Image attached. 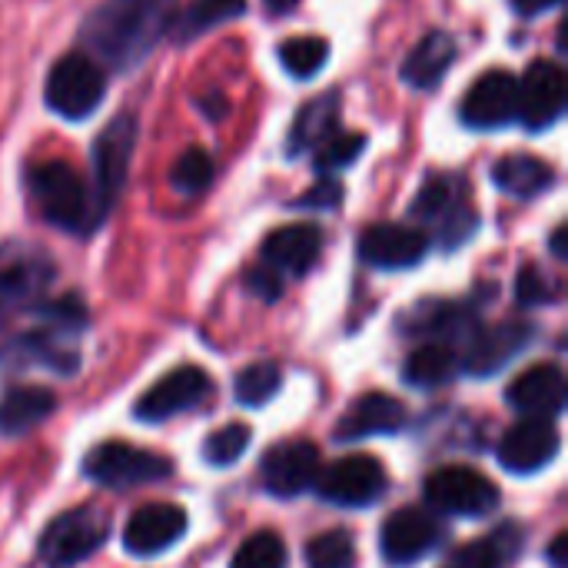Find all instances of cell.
<instances>
[{
  "instance_id": "cell-1",
  "label": "cell",
  "mask_w": 568,
  "mask_h": 568,
  "mask_svg": "<svg viewBox=\"0 0 568 568\" xmlns=\"http://www.w3.org/2000/svg\"><path fill=\"white\" fill-rule=\"evenodd\" d=\"M173 17L176 0H103L80 27L83 53L103 70L130 73L170 37Z\"/></svg>"
},
{
  "instance_id": "cell-2",
  "label": "cell",
  "mask_w": 568,
  "mask_h": 568,
  "mask_svg": "<svg viewBox=\"0 0 568 568\" xmlns=\"http://www.w3.org/2000/svg\"><path fill=\"white\" fill-rule=\"evenodd\" d=\"M27 193H30L37 213L57 230L87 236L103 223L93 190H90V180H83L80 170L63 160L33 163L27 170Z\"/></svg>"
},
{
  "instance_id": "cell-3",
  "label": "cell",
  "mask_w": 568,
  "mask_h": 568,
  "mask_svg": "<svg viewBox=\"0 0 568 568\" xmlns=\"http://www.w3.org/2000/svg\"><path fill=\"white\" fill-rule=\"evenodd\" d=\"M413 220L433 226L436 240L446 250H456L479 226V213L469 200V183L456 173L429 176L413 200Z\"/></svg>"
},
{
  "instance_id": "cell-4",
  "label": "cell",
  "mask_w": 568,
  "mask_h": 568,
  "mask_svg": "<svg viewBox=\"0 0 568 568\" xmlns=\"http://www.w3.org/2000/svg\"><path fill=\"white\" fill-rule=\"evenodd\" d=\"M57 266L50 253L33 243H3L0 246V326L17 320L20 313H33L50 283Z\"/></svg>"
},
{
  "instance_id": "cell-5",
  "label": "cell",
  "mask_w": 568,
  "mask_h": 568,
  "mask_svg": "<svg viewBox=\"0 0 568 568\" xmlns=\"http://www.w3.org/2000/svg\"><path fill=\"white\" fill-rule=\"evenodd\" d=\"M136 140H140V123H136V113L126 110V113H116L90 146V163H93L90 190H93V200H97V210L103 220L110 216V210L116 206V200L126 186Z\"/></svg>"
},
{
  "instance_id": "cell-6",
  "label": "cell",
  "mask_w": 568,
  "mask_h": 568,
  "mask_svg": "<svg viewBox=\"0 0 568 568\" xmlns=\"http://www.w3.org/2000/svg\"><path fill=\"white\" fill-rule=\"evenodd\" d=\"M103 97H106V70L97 60H90L83 50L63 53L47 73L43 100L63 120L77 123L93 116Z\"/></svg>"
},
{
  "instance_id": "cell-7",
  "label": "cell",
  "mask_w": 568,
  "mask_h": 568,
  "mask_svg": "<svg viewBox=\"0 0 568 568\" xmlns=\"http://www.w3.org/2000/svg\"><path fill=\"white\" fill-rule=\"evenodd\" d=\"M110 536V519L90 506L70 509L57 516L43 539H40V559L50 568H73L77 562L90 559Z\"/></svg>"
},
{
  "instance_id": "cell-8",
  "label": "cell",
  "mask_w": 568,
  "mask_h": 568,
  "mask_svg": "<svg viewBox=\"0 0 568 568\" xmlns=\"http://www.w3.org/2000/svg\"><path fill=\"white\" fill-rule=\"evenodd\" d=\"M87 476L106 489H130V486H146L173 476V463L166 456H156L150 449L130 446V443H100L90 449L83 463Z\"/></svg>"
},
{
  "instance_id": "cell-9",
  "label": "cell",
  "mask_w": 568,
  "mask_h": 568,
  "mask_svg": "<svg viewBox=\"0 0 568 568\" xmlns=\"http://www.w3.org/2000/svg\"><path fill=\"white\" fill-rule=\"evenodd\" d=\"M426 499L446 516L483 519L493 516L503 503L499 486L469 466H446L426 479Z\"/></svg>"
},
{
  "instance_id": "cell-10",
  "label": "cell",
  "mask_w": 568,
  "mask_h": 568,
  "mask_svg": "<svg viewBox=\"0 0 568 568\" xmlns=\"http://www.w3.org/2000/svg\"><path fill=\"white\" fill-rule=\"evenodd\" d=\"M463 126L476 133L506 130L519 120V77L509 70H486L463 97Z\"/></svg>"
},
{
  "instance_id": "cell-11",
  "label": "cell",
  "mask_w": 568,
  "mask_h": 568,
  "mask_svg": "<svg viewBox=\"0 0 568 568\" xmlns=\"http://www.w3.org/2000/svg\"><path fill=\"white\" fill-rule=\"evenodd\" d=\"M566 70L556 60H536L519 77V120L529 133H546L566 113Z\"/></svg>"
},
{
  "instance_id": "cell-12",
  "label": "cell",
  "mask_w": 568,
  "mask_h": 568,
  "mask_svg": "<svg viewBox=\"0 0 568 568\" xmlns=\"http://www.w3.org/2000/svg\"><path fill=\"white\" fill-rule=\"evenodd\" d=\"M320 496L343 509H366L386 493V469L373 456H346L320 479Z\"/></svg>"
},
{
  "instance_id": "cell-13",
  "label": "cell",
  "mask_w": 568,
  "mask_h": 568,
  "mask_svg": "<svg viewBox=\"0 0 568 568\" xmlns=\"http://www.w3.org/2000/svg\"><path fill=\"white\" fill-rule=\"evenodd\" d=\"M429 246V233L409 223H376L359 236V256L376 270H413L426 260Z\"/></svg>"
},
{
  "instance_id": "cell-14",
  "label": "cell",
  "mask_w": 568,
  "mask_h": 568,
  "mask_svg": "<svg viewBox=\"0 0 568 568\" xmlns=\"http://www.w3.org/2000/svg\"><path fill=\"white\" fill-rule=\"evenodd\" d=\"M213 383L200 366H180L166 373L160 383H153L140 399H136V419L143 423H166L193 406H200L210 396Z\"/></svg>"
},
{
  "instance_id": "cell-15",
  "label": "cell",
  "mask_w": 568,
  "mask_h": 568,
  "mask_svg": "<svg viewBox=\"0 0 568 568\" xmlns=\"http://www.w3.org/2000/svg\"><path fill=\"white\" fill-rule=\"evenodd\" d=\"M186 526L190 523H186V513L180 506L150 503L130 516V523L123 529V549L130 556H140V559L160 556L186 536Z\"/></svg>"
},
{
  "instance_id": "cell-16",
  "label": "cell",
  "mask_w": 568,
  "mask_h": 568,
  "mask_svg": "<svg viewBox=\"0 0 568 568\" xmlns=\"http://www.w3.org/2000/svg\"><path fill=\"white\" fill-rule=\"evenodd\" d=\"M323 253V230L313 223H293L266 236L260 250V266L273 270L280 280H296L306 276Z\"/></svg>"
},
{
  "instance_id": "cell-17",
  "label": "cell",
  "mask_w": 568,
  "mask_h": 568,
  "mask_svg": "<svg viewBox=\"0 0 568 568\" xmlns=\"http://www.w3.org/2000/svg\"><path fill=\"white\" fill-rule=\"evenodd\" d=\"M439 542V526L429 513L423 509H399L386 519L379 532V549L389 566H416L426 559Z\"/></svg>"
},
{
  "instance_id": "cell-18",
  "label": "cell",
  "mask_w": 568,
  "mask_h": 568,
  "mask_svg": "<svg viewBox=\"0 0 568 568\" xmlns=\"http://www.w3.org/2000/svg\"><path fill=\"white\" fill-rule=\"evenodd\" d=\"M316 479H320V449L313 443L293 439L270 449L263 459V486L280 499L303 496Z\"/></svg>"
},
{
  "instance_id": "cell-19",
  "label": "cell",
  "mask_w": 568,
  "mask_h": 568,
  "mask_svg": "<svg viewBox=\"0 0 568 568\" xmlns=\"http://www.w3.org/2000/svg\"><path fill=\"white\" fill-rule=\"evenodd\" d=\"M559 433L552 426V419H523L519 426H513L503 443H499V463L509 473L529 476L546 469L556 456H559Z\"/></svg>"
},
{
  "instance_id": "cell-20",
  "label": "cell",
  "mask_w": 568,
  "mask_h": 568,
  "mask_svg": "<svg viewBox=\"0 0 568 568\" xmlns=\"http://www.w3.org/2000/svg\"><path fill=\"white\" fill-rule=\"evenodd\" d=\"M506 399L526 419H556L566 409V376L556 363L532 366L516 376V383L506 389Z\"/></svg>"
},
{
  "instance_id": "cell-21",
  "label": "cell",
  "mask_w": 568,
  "mask_h": 568,
  "mask_svg": "<svg viewBox=\"0 0 568 568\" xmlns=\"http://www.w3.org/2000/svg\"><path fill=\"white\" fill-rule=\"evenodd\" d=\"M403 426H406V409L399 399H393L389 393H366L339 419L336 439L356 443V439H373V436H393Z\"/></svg>"
},
{
  "instance_id": "cell-22",
  "label": "cell",
  "mask_w": 568,
  "mask_h": 568,
  "mask_svg": "<svg viewBox=\"0 0 568 568\" xmlns=\"http://www.w3.org/2000/svg\"><path fill=\"white\" fill-rule=\"evenodd\" d=\"M456 53H459V47H456V37H453V33H446V30H429V33L406 53V60H403V67H399V77H403L406 87H413V90H419V93H429V90H436V87L446 80L449 67L456 63Z\"/></svg>"
},
{
  "instance_id": "cell-23",
  "label": "cell",
  "mask_w": 568,
  "mask_h": 568,
  "mask_svg": "<svg viewBox=\"0 0 568 568\" xmlns=\"http://www.w3.org/2000/svg\"><path fill=\"white\" fill-rule=\"evenodd\" d=\"M529 343H532V326L529 323H499L493 329H479L469 339L466 373H473V376H493L513 356H519Z\"/></svg>"
},
{
  "instance_id": "cell-24",
  "label": "cell",
  "mask_w": 568,
  "mask_h": 568,
  "mask_svg": "<svg viewBox=\"0 0 568 568\" xmlns=\"http://www.w3.org/2000/svg\"><path fill=\"white\" fill-rule=\"evenodd\" d=\"M339 130H343V123H339V93H323V97L310 100L296 113V120L290 126V136H286V153L290 156L313 153Z\"/></svg>"
},
{
  "instance_id": "cell-25",
  "label": "cell",
  "mask_w": 568,
  "mask_h": 568,
  "mask_svg": "<svg viewBox=\"0 0 568 568\" xmlns=\"http://www.w3.org/2000/svg\"><path fill=\"white\" fill-rule=\"evenodd\" d=\"M493 183L516 200H536L556 186V170L532 153H509L493 166Z\"/></svg>"
},
{
  "instance_id": "cell-26",
  "label": "cell",
  "mask_w": 568,
  "mask_h": 568,
  "mask_svg": "<svg viewBox=\"0 0 568 568\" xmlns=\"http://www.w3.org/2000/svg\"><path fill=\"white\" fill-rule=\"evenodd\" d=\"M57 409V396L43 386H17L0 399V436H23Z\"/></svg>"
},
{
  "instance_id": "cell-27",
  "label": "cell",
  "mask_w": 568,
  "mask_h": 568,
  "mask_svg": "<svg viewBox=\"0 0 568 568\" xmlns=\"http://www.w3.org/2000/svg\"><path fill=\"white\" fill-rule=\"evenodd\" d=\"M246 13V0H193L186 7H176L173 27H170V40L173 43H190L236 17Z\"/></svg>"
},
{
  "instance_id": "cell-28",
  "label": "cell",
  "mask_w": 568,
  "mask_h": 568,
  "mask_svg": "<svg viewBox=\"0 0 568 568\" xmlns=\"http://www.w3.org/2000/svg\"><path fill=\"white\" fill-rule=\"evenodd\" d=\"M519 549H523V532L516 526H503L453 552L443 568H506L519 556Z\"/></svg>"
},
{
  "instance_id": "cell-29",
  "label": "cell",
  "mask_w": 568,
  "mask_h": 568,
  "mask_svg": "<svg viewBox=\"0 0 568 568\" xmlns=\"http://www.w3.org/2000/svg\"><path fill=\"white\" fill-rule=\"evenodd\" d=\"M459 373V359L449 346L443 343H429V346H419L409 359H406V383L419 386V389H436V386H446L453 376Z\"/></svg>"
},
{
  "instance_id": "cell-30",
  "label": "cell",
  "mask_w": 568,
  "mask_h": 568,
  "mask_svg": "<svg viewBox=\"0 0 568 568\" xmlns=\"http://www.w3.org/2000/svg\"><path fill=\"white\" fill-rule=\"evenodd\" d=\"M329 60V43L323 37H290L280 43V63L290 77L310 80Z\"/></svg>"
},
{
  "instance_id": "cell-31",
  "label": "cell",
  "mask_w": 568,
  "mask_h": 568,
  "mask_svg": "<svg viewBox=\"0 0 568 568\" xmlns=\"http://www.w3.org/2000/svg\"><path fill=\"white\" fill-rule=\"evenodd\" d=\"M476 329V313L469 306H459V303H436V306H426L423 316L416 320V329L413 333H433L439 339H459V336H473Z\"/></svg>"
},
{
  "instance_id": "cell-32",
  "label": "cell",
  "mask_w": 568,
  "mask_h": 568,
  "mask_svg": "<svg viewBox=\"0 0 568 568\" xmlns=\"http://www.w3.org/2000/svg\"><path fill=\"white\" fill-rule=\"evenodd\" d=\"M253 443V429L243 426V423H230V426H220L206 436L203 443V463L213 466V469H226V466H236L243 459V453L250 449Z\"/></svg>"
},
{
  "instance_id": "cell-33",
  "label": "cell",
  "mask_w": 568,
  "mask_h": 568,
  "mask_svg": "<svg viewBox=\"0 0 568 568\" xmlns=\"http://www.w3.org/2000/svg\"><path fill=\"white\" fill-rule=\"evenodd\" d=\"M283 386V373L276 363H253L236 376V403L246 409L266 406Z\"/></svg>"
},
{
  "instance_id": "cell-34",
  "label": "cell",
  "mask_w": 568,
  "mask_h": 568,
  "mask_svg": "<svg viewBox=\"0 0 568 568\" xmlns=\"http://www.w3.org/2000/svg\"><path fill=\"white\" fill-rule=\"evenodd\" d=\"M213 176H216L213 156H210L206 150H200V146L186 150V153L173 163V170H170V183H173V190L183 193V196H200L203 190H210Z\"/></svg>"
},
{
  "instance_id": "cell-35",
  "label": "cell",
  "mask_w": 568,
  "mask_h": 568,
  "mask_svg": "<svg viewBox=\"0 0 568 568\" xmlns=\"http://www.w3.org/2000/svg\"><path fill=\"white\" fill-rule=\"evenodd\" d=\"M366 150V136L363 133H333L320 150H313V166L320 176H333L346 166H353L359 160V153Z\"/></svg>"
},
{
  "instance_id": "cell-36",
  "label": "cell",
  "mask_w": 568,
  "mask_h": 568,
  "mask_svg": "<svg viewBox=\"0 0 568 568\" xmlns=\"http://www.w3.org/2000/svg\"><path fill=\"white\" fill-rule=\"evenodd\" d=\"M306 562H310V568H353V562H356L353 536L346 529H333V532L316 536L306 546Z\"/></svg>"
},
{
  "instance_id": "cell-37",
  "label": "cell",
  "mask_w": 568,
  "mask_h": 568,
  "mask_svg": "<svg viewBox=\"0 0 568 568\" xmlns=\"http://www.w3.org/2000/svg\"><path fill=\"white\" fill-rule=\"evenodd\" d=\"M230 568H286V546L276 532H253L236 549Z\"/></svg>"
},
{
  "instance_id": "cell-38",
  "label": "cell",
  "mask_w": 568,
  "mask_h": 568,
  "mask_svg": "<svg viewBox=\"0 0 568 568\" xmlns=\"http://www.w3.org/2000/svg\"><path fill=\"white\" fill-rule=\"evenodd\" d=\"M516 300L523 306H549L559 300V283L542 273L539 266H523L519 280H516Z\"/></svg>"
},
{
  "instance_id": "cell-39",
  "label": "cell",
  "mask_w": 568,
  "mask_h": 568,
  "mask_svg": "<svg viewBox=\"0 0 568 568\" xmlns=\"http://www.w3.org/2000/svg\"><path fill=\"white\" fill-rule=\"evenodd\" d=\"M343 200V186L333 176H323L303 200H296L293 206H306V210H336Z\"/></svg>"
},
{
  "instance_id": "cell-40",
  "label": "cell",
  "mask_w": 568,
  "mask_h": 568,
  "mask_svg": "<svg viewBox=\"0 0 568 568\" xmlns=\"http://www.w3.org/2000/svg\"><path fill=\"white\" fill-rule=\"evenodd\" d=\"M246 283H250V290H253L256 296H263L266 303H276V300L283 296V280H280L273 270H266V266H256V270H250Z\"/></svg>"
},
{
  "instance_id": "cell-41",
  "label": "cell",
  "mask_w": 568,
  "mask_h": 568,
  "mask_svg": "<svg viewBox=\"0 0 568 568\" xmlns=\"http://www.w3.org/2000/svg\"><path fill=\"white\" fill-rule=\"evenodd\" d=\"M559 3H562V0H513L516 13L526 17V20H532V17H539V13H549V10H556Z\"/></svg>"
},
{
  "instance_id": "cell-42",
  "label": "cell",
  "mask_w": 568,
  "mask_h": 568,
  "mask_svg": "<svg viewBox=\"0 0 568 568\" xmlns=\"http://www.w3.org/2000/svg\"><path fill=\"white\" fill-rule=\"evenodd\" d=\"M566 552H568V539H566V532H559V536L552 539V546H549V562H552L556 568H568Z\"/></svg>"
},
{
  "instance_id": "cell-43",
  "label": "cell",
  "mask_w": 568,
  "mask_h": 568,
  "mask_svg": "<svg viewBox=\"0 0 568 568\" xmlns=\"http://www.w3.org/2000/svg\"><path fill=\"white\" fill-rule=\"evenodd\" d=\"M552 253L559 260H566V226H556V233H552Z\"/></svg>"
},
{
  "instance_id": "cell-44",
  "label": "cell",
  "mask_w": 568,
  "mask_h": 568,
  "mask_svg": "<svg viewBox=\"0 0 568 568\" xmlns=\"http://www.w3.org/2000/svg\"><path fill=\"white\" fill-rule=\"evenodd\" d=\"M263 3H266L270 13H290L300 0H263Z\"/></svg>"
}]
</instances>
